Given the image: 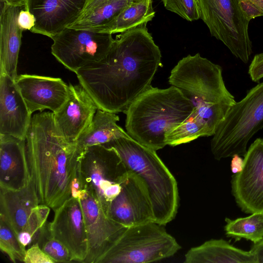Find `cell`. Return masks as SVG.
Segmentation results:
<instances>
[{"label": "cell", "mask_w": 263, "mask_h": 263, "mask_svg": "<svg viewBox=\"0 0 263 263\" xmlns=\"http://www.w3.org/2000/svg\"><path fill=\"white\" fill-rule=\"evenodd\" d=\"M88 0H25L24 9L35 17L32 32L52 38L82 15Z\"/></svg>", "instance_id": "obj_16"}, {"label": "cell", "mask_w": 263, "mask_h": 263, "mask_svg": "<svg viewBox=\"0 0 263 263\" xmlns=\"http://www.w3.org/2000/svg\"><path fill=\"white\" fill-rule=\"evenodd\" d=\"M243 166V159L240 156L235 155L232 157L231 163V169L232 172L235 174L240 172Z\"/></svg>", "instance_id": "obj_36"}, {"label": "cell", "mask_w": 263, "mask_h": 263, "mask_svg": "<svg viewBox=\"0 0 263 263\" xmlns=\"http://www.w3.org/2000/svg\"><path fill=\"white\" fill-rule=\"evenodd\" d=\"M51 39L52 54L74 73L88 64L104 59L115 40L110 33L67 27Z\"/></svg>", "instance_id": "obj_11"}, {"label": "cell", "mask_w": 263, "mask_h": 263, "mask_svg": "<svg viewBox=\"0 0 263 263\" xmlns=\"http://www.w3.org/2000/svg\"><path fill=\"white\" fill-rule=\"evenodd\" d=\"M21 1H7L1 4L0 14V74L15 80L22 43V32L18 24L20 11L24 8Z\"/></svg>", "instance_id": "obj_20"}, {"label": "cell", "mask_w": 263, "mask_h": 263, "mask_svg": "<svg viewBox=\"0 0 263 263\" xmlns=\"http://www.w3.org/2000/svg\"><path fill=\"white\" fill-rule=\"evenodd\" d=\"M201 137H206L203 126L195 120L187 118L166 134L165 142L166 145L175 146Z\"/></svg>", "instance_id": "obj_27"}, {"label": "cell", "mask_w": 263, "mask_h": 263, "mask_svg": "<svg viewBox=\"0 0 263 263\" xmlns=\"http://www.w3.org/2000/svg\"><path fill=\"white\" fill-rule=\"evenodd\" d=\"M238 1L243 13L250 21L253 18L263 16V13L250 0Z\"/></svg>", "instance_id": "obj_33"}, {"label": "cell", "mask_w": 263, "mask_h": 263, "mask_svg": "<svg viewBox=\"0 0 263 263\" xmlns=\"http://www.w3.org/2000/svg\"><path fill=\"white\" fill-rule=\"evenodd\" d=\"M102 145L115 149L128 170L144 182L152 203L154 221L165 226L174 219L179 202L177 182L156 151L130 137Z\"/></svg>", "instance_id": "obj_5"}, {"label": "cell", "mask_w": 263, "mask_h": 263, "mask_svg": "<svg viewBox=\"0 0 263 263\" xmlns=\"http://www.w3.org/2000/svg\"><path fill=\"white\" fill-rule=\"evenodd\" d=\"M25 140L39 203L54 211L71 196L82 153L76 142H69L60 135L52 111H40L32 116Z\"/></svg>", "instance_id": "obj_2"}, {"label": "cell", "mask_w": 263, "mask_h": 263, "mask_svg": "<svg viewBox=\"0 0 263 263\" xmlns=\"http://www.w3.org/2000/svg\"><path fill=\"white\" fill-rule=\"evenodd\" d=\"M31 178L26 140L0 135V188L20 190Z\"/></svg>", "instance_id": "obj_21"}, {"label": "cell", "mask_w": 263, "mask_h": 263, "mask_svg": "<svg viewBox=\"0 0 263 263\" xmlns=\"http://www.w3.org/2000/svg\"><path fill=\"white\" fill-rule=\"evenodd\" d=\"M129 172L114 148L101 144L89 146L80 158L78 177L80 189L89 191L107 215L110 203L120 193Z\"/></svg>", "instance_id": "obj_8"}, {"label": "cell", "mask_w": 263, "mask_h": 263, "mask_svg": "<svg viewBox=\"0 0 263 263\" xmlns=\"http://www.w3.org/2000/svg\"><path fill=\"white\" fill-rule=\"evenodd\" d=\"M108 1H109V0H88V2L86 5V7H85L81 16L80 17L85 15L86 14L90 12V11L93 10L95 8H96L97 7L99 6L100 5H101ZM129 1L133 3H135V2H138L141 1L142 0H129Z\"/></svg>", "instance_id": "obj_35"}, {"label": "cell", "mask_w": 263, "mask_h": 263, "mask_svg": "<svg viewBox=\"0 0 263 263\" xmlns=\"http://www.w3.org/2000/svg\"><path fill=\"white\" fill-rule=\"evenodd\" d=\"M50 209L39 203L32 178L20 190L0 188V217L6 221L25 247L37 242L42 229L47 222Z\"/></svg>", "instance_id": "obj_10"}, {"label": "cell", "mask_w": 263, "mask_h": 263, "mask_svg": "<svg viewBox=\"0 0 263 263\" xmlns=\"http://www.w3.org/2000/svg\"><path fill=\"white\" fill-rule=\"evenodd\" d=\"M168 82L191 102L194 109L189 118L201 125L207 137L214 135L236 102L225 85L221 67L199 53L181 59L171 70Z\"/></svg>", "instance_id": "obj_3"}, {"label": "cell", "mask_w": 263, "mask_h": 263, "mask_svg": "<svg viewBox=\"0 0 263 263\" xmlns=\"http://www.w3.org/2000/svg\"><path fill=\"white\" fill-rule=\"evenodd\" d=\"M15 82L32 114L46 109L55 112L69 97V85L61 78L23 74Z\"/></svg>", "instance_id": "obj_18"}, {"label": "cell", "mask_w": 263, "mask_h": 263, "mask_svg": "<svg viewBox=\"0 0 263 263\" xmlns=\"http://www.w3.org/2000/svg\"><path fill=\"white\" fill-rule=\"evenodd\" d=\"M160 66V50L144 24L117 35L104 59L75 73L98 108L117 114L152 86Z\"/></svg>", "instance_id": "obj_1"}, {"label": "cell", "mask_w": 263, "mask_h": 263, "mask_svg": "<svg viewBox=\"0 0 263 263\" xmlns=\"http://www.w3.org/2000/svg\"><path fill=\"white\" fill-rule=\"evenodd\" d=\"M107 216L125 227L154 221L147 187L143 180L130 170L120 193L110 203Z\"/></svg>", "instance_id": "obj_13"}, {"label": "cell", "mask_w": 263, "mask_h": 263, "mask_svg": "<svg viewBox=\"0 0 263 263\" xmlns=\"http://www.w3.org/2000/svg\"><path fill=\"white\" fill-rule=\"evenodd\" d=\"M1 4L7 1H11L10 0H0Z\"/></svg>", "instance_id": "obj_38"}, {"label": "cell", "mask_w": 263, "mask_h": 263, "mask_svg": "<svg viewBox=\"0 0 263 263\" xmlns=\"http://www.w3.org/2000/svg\"><path fill=\"white\" fill-rule=\"evenodd\" d=\"M37 243L42 250L56 262H68L74 261L68 248L51 235L48 222L42 229Z\"/></svg>", "instance_id": "obj_29"}, {"label": "cell", "mask_w": 263, "mask_h": 263, "mask_svg": "<svg viewBox=\"0 0 263 263\" xmlns=\"http://www.w3.org/2000/svg\"><path fill=\"white\" fill-rule=\"evenodd\" d=\"M11 1H21L24 3L25 0H10Z\"/></svg>", "instance_id": "obj_39"}, {"label": "cell", "mask_w": 263, "mask_h": 263, "mask_svg": "<svg viewBox=\"0 0 263 263\" xmlns=\"http://www.w3.org/2000/svg\"><path fill=\"white\" fill-rule=\"evenodd\" d=\"M162 2L166 9L187 21L192 22L200 18L197 0H162Z\"/></svg>", "instance_id": "obj_30"}, {"label": "cell", "mask_w": 263, "mask_h": 263, "mask_svg": "<svg viewBox=\"0 0 263 263\" xmlns=\"http://www.w3.org/2000/svg\"><path fill=\"white\" fill-rule=\"evenodd\" d=\"M184 263H258L251 250L245 251L234 247L222 239H211L189 249Z\"/></svg>", "instance_id": "obj_22"}, {"label": "cell", "mask_w": 263, "mask_h": 263, "mask_svg": "<svg viewBox=\"0 0 263 263\" xmlns=\"http://www.w3.org/2000/svg\"><path fill=\"white\" fill-rule=\"evenodd\" d=\"M79 198L88 241V254L83 262L97 263L125 227L110 219L89 191L80 189Z\"/></svg>", "instance_id": "obj_14"}, {"label": "cell", "mask_w": 263, "mask_h": 263, "mask_svg": "<svg viewBox=\"0 0 263 263\" xmlns=\"http://www.w3.org/2000/svg\"><path fill=\"white\" fill-rule=\"evenodd\" d=\"M23 262L25 263H55L56 262L48 255L35 243L26 250Z\"/></svg>", "instance_id": "obj_31"}, {"label": "cell", "mask_w": 263, "mask_h": 263, "mask_svg": "<svg viewBox=\"0 0 263 263\" xmlns=\"http://www.w3.org/2000/svg\"><path fill=\"white\" fill-rule=\"evenodd\" d=\"M232 194L245 213L263 212V138L256 139L247 149L242 170L231 181Z\"/></svg>", "instance_id": "obj_12"}, {"label": "cell", "mask_w": 263, "mask_h": 263, "mask_svg": "<svg viewBox=\"0 0 263 263\" xmlns=\"http://www.w3.org/2000/svg\"><path fill=\"white\" fill-rule=\"evenodd\" d=\"M53 211V219L48 223L51 235L68 248L74 261L83 262L88 254V241L79 198L71 196Z\"/></svg>", "instance_id": "obj_15"}, {"label": "cell", "mask_w": 263, "mask_h": 263, "mask_svg": "<svg viewBox=\"0 0 263 263\" xmlns=\"http://www.w3.org/2000/svg\"><path fill=\"white\" fill-rule=\"evenodd\" d=\"M155 15L152 0L133 3L122 10L110 22L98 31L110 34L122 33L140 25L146 24Z\"/></svg>", "instance_id": "obj_24"}, {"label": "cell", "mask_w": 263, "mask_h": 263, "mask_svg": "<svg viewBox=\"0 0 263 263\" xmlns=\"http://www.w3.org/2000/svg\"><path fill=\"white\" fill-rule=\"evenodd\" d=\"M226 221L224 230L228 237L236 240L245 239L254 243L263 239V212L254 213L234 220L226 218Z\"/></svg>", "instance_id": "obj_26"}, {"label": "cell", "mask_w": 263, "mask_h": 263, "mask_svg": "<svg viewBox=\"0 0 263 263\" xmlns=\"http://www.w3.org/2000/svg\"><path fill=\"white\" fill-rule=\"evenodd\" d=\"M67 100L53 112L55 127L66 141L74 143L91 122L98 107L90 95L80 85L69 84Z\"/></svg>", "instance_id": "obj_17"}, {"label": "cell", "mask_w": 263, "mask_h": 263, "mask_svg": "<svg viewBox=\"0 0 263 263\" xmlns=\"http://www.w3.org/2000/svg\"><path fill=\"white\" fill-rule=\"evenodd\" d=\"M200 17L212 36L222 42L237 59L246 64L252 53L249 35L250 21L238 0H197Z\"/></svg>", "instance_id": "obj_9"}, {"label": "cell", "mask_w": 263, "mask_h": 263, "mask_svg": "<svg viewBox=\"0 0 263 263\" xmlns=\"http://www.w3.org/2000/svg\"><path fill=\"white\" fill-rule=\"evenodd\" d=\"M31 115L15 80L0 74V135L25 140Z\"/></svg>", "instance_id": "obj_19"}, {"label": "cell", "mask_w": 263, "mask_h": 263, "mask_svg": "<svg viewBox=\"0 0 263 263\" xmlns=\"http://www.w3.org/2000/svg\"><path fill=\"white\" fill-rule=\"evenodd\" d=\"M0 249L13 262L23 261L26 247L22 244L16 234L2 218L0 217Z\"/></svg>", "instance_id": "obj_28"}, {"label": "cell", "mask_w": 263, "mask_h": 263, "mask_svg": "<svg viewBox=\"0 0 263 263\" xmlns=\"http://www.w3.org/2000/svg\"><path fill=\"white\" fill-rule=\"evenodd\" d=\"M193 109L178 88L151 86L124 112L126 132L142 145L157 151L166 145V134L187 119Z\"/></svg>", "instance_id": "obj_4"}, {"label": "cell", "mask_w": 263, "mask_h": 263, "mask_svg": "<svg viewBox=\"0 0 263 263\" xmlns=\"http://www.w3.org/2000/svg\"><path fill=\"white\" fill-rule=\"evenodd\" d=\"M248 73L252 81L259 83L263 78V52L254 57L249 65Z\"/></svg>", "instance_id": "obj_32"}, {"label": "cell", "mask_w": 263, "mask_h": 263, "mask_svg": "<svg viewBox=\"0 0 263 263\" xmlns=\"http://www.w3.org/2000/svg\"><path fill=\"white\" fill-rule=\"evenodd\" d=\"M35 17L29 11L23 9L18 17V24L20 28L24 30H31L35 25Z\"/></svg>", "instance_id": "obj_34"}, {"label": "cell", "mask_w": 263, "mask_h": 263, "mask_svg": "<svg viewBox=\"0 0 263 263\" xmlns=\"http://www.w3.org/2000/svg\"><path fill=\"white\" fill-rule=\"evenodd\" d=\"M119 120L116 114L98 108L91 122L76 142L80 151L83 153L89 146L104 144L122 137H130L118 125Z\"/></svg>", "instance_id": "obj_23"}, {"label": "cell", "mask_w": 263, "mask_h": 263, "mask_svg": "<svg viewBox=\"0 0 263 263\" xmlns=\"http://www.w3.org/2000/svg\"><path fill=\"white\" fill-rule=\"evenodd\" d=\"M164 226L154 221L125 227L97 263H149L174 256L181 249Z\"/></svg>", "instance_id": "obj_7"}, {"label": "cell", "mask_w": 263, "mask_h": 263, "mask_svg": "<svg viewBox=\"0 0 263 263\" xmlns=\"http://www.w3.org/2000/svg\"><path fill=\"white\" fill-rule=\"evenodd\" d=\"M263 128V82L249 90L236 102L217 126L211 149L217 160L235 155L243 156L250 140Z\"/></svg>", "instance_id": "obj_6"}, {"label": "cell", "mask_w": 263, "mask_h": 263, "mask_svg": "<svg viewBox=\"0 0 263 263\" xmlns=\"http://www.w3.org/2000/svg\"><path fill=\"white\" fill-rule=\"evenodd\" d=\"M133 2L129 0H109L95 8L69 25L67 28L98 31L111 21L125 7Z\"/></svg>", "instance_id": "obj_25"}, {"label": "cell", "mask_w": 263, "mask_h": 263, "mask_svg": "<svg viewBox=\"0 0 263 263\" xmlns=\"http://www.w3.org/2000/svg\"><path fill=\"white\" fill-rule=\"evenodd\" d=\"M263 13V0H250Z\"/></svg>", "instance_id": "obj_37"}]
</instances>
